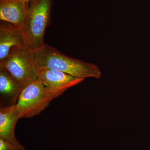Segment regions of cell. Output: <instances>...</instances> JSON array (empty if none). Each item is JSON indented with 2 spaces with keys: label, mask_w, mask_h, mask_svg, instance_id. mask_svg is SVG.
<instances>
[{
  "label": "cell",
  "mask_w": 150,
  "mask_h": 150,
  "mask_svg": "<svg viewBox=\"0 0 150 150\" xmlns=\"http://www.w3.org/2000/svg\"><path fill=\"white\" fill-rule=\"evenodd\" d=\"M33 51L39 69L57 70L84 79L88 78L99 79L102 76L101 71L96 65L66 56L45 43Z\"/></svg>",
  "instance_id": "cell-1"
},
{
  "label": "cell",
  "mask_w": 150,
  "mask_h": 150,
  "mask_svg": "<svg viewBox=\"0 0 150 150\" xmlns=\"http://www.w3.org/2000/svg\"><path fill=\"white\" fill-rule=\"evenodd\" d=\"M52 0H30L21 30L27 46L33 49L43 46L46 28L49 24Z\"/></svg>",
  "instance_id": "cell-2"
},
{
  "label": "cell",
  "mask_w": 150,
  "mask_h": 150,
  "mask_svg": "<svg viewBox=\"0 0 150 150\" xmlns=\"http://www.w3.org/2000/svg\"><path fill=\"white\" fill-rule=\"evenodd\" d=\"M0 67L26 86L38 79L39 69L33 50L28 46L13 48L5 59L0 62Z\"/></svg>",
  "instance_id": "cell-3"
},
{
  "label": "cell",
  "mask_w": 150,
  "mask_h": 150,
  "mask_svg": "<svg viewBox=\"0 0 150 150\" xmlns=\"http://www.w3.org/2000/svg\"><path fill=\"white\" fill-rule=\"evenodd\" d=\"M52 100L43 84L38 79L24 88L15 105L21 118H29L40 114Z\"/></svg>",
  "instance_id": "cell-4"
},
{
  "label": "cell",
  "mask_w": 150,
  "mask_h": 150,
  "mask_svg": "<svg viewBox=\"0 0 150 150\" xmlns=\"http://www.w3.org/2000/svg\"><path fill=\"white\" fill-rule=\"evenodd\" d=\"M38 79L43 84L45 91L52 100L61 96L68 89L84 80L60 71L46 68L39 69Z\"/></svg>",
  "instance_id": "cell-5"
},
{
  "label": "cell",
  "mask_w": 150,
  "mask_h": 150,
  "mask_svg": "<svg viewBox=\"0 0 150 150\" xmlns=\"http://www.w3.org/2000/svg\"><path fill=\"white\" fill-rule=\"evenodd\" d=\"M28 46L21 30L4 21L0 23V62L16 47Z\"/></svg>",
  "instance_id": "cell-6"
},
{
  "label": "cell",
  "mask_w": 150,
  "mask_h": 150,
  "mask_svg": "<svg viewBox=\"0 0 150 150\" xmlns=\"http://www.w3.org/2000/svg\"><path fill=\"white\" fill-rule=\"evenodd\" d=\"M25 86L6 70L0 67L1 107L16 104L19 97Z\"/></svg>",
  "instance_id": "cell-7"
},
{
  "label": "cell",
  "mask_w": 150,
  "mask_h": 150,
  "mask_svg": "<svg viewBox=\"0 0 150 150\" xmlns=\"http://www.w3.org/2000/svg\"><path fill=\"white\" fill-rule=\"evenodd\" d=\"M29 4L26 0H0V20L22 30Z\"/></svg>",
  "instance_id": "cell-8"
},
{
  "label": "cell",
  "mask_w": 150,
  "mask_h": 150,
  "mask_svg": "<svg viewBox=\"0 0 150 150\" xmlns=\"http://www.w3.org/2000/svg\"><path fill=\"white\" fill-rule=\"evenodd\" d=\"M21 118L15 105L0 108V139L13 146H20L22 144L15 135L16 126Z\"/></svg>",
  "instance_id": "cell-9"
},
{
  "label": "cell",
  "mask_w": 150,
  "mask_h": 150,
  "mask_svg": "<svg viewBox=\"0 0 150 150\" xmlns=\"http://www.w3.org/2000/svg\"><path fill=\"white\" fill-rule=\"evenodd\" d=\"M0 150H27L22 145L16 146L7 143L0 139Z\"/></svg>",
  "instance_id": "cell-10"
},
{
  "label": "cell",
  "mask_w": 150,
  "mask_h": 150,
  "mask_svg": "<svg viewBox=\"0 0 150 150\" xmlns=\"http://www.w3.org/2000/svg\"><path fill=\"white\" fill-rule=\"evenodd\" d=\"M30 0H26V1L29 4V2L30 1Z\"/></svg>",
  "instance_id": "cell-11"
}]
</instances>
